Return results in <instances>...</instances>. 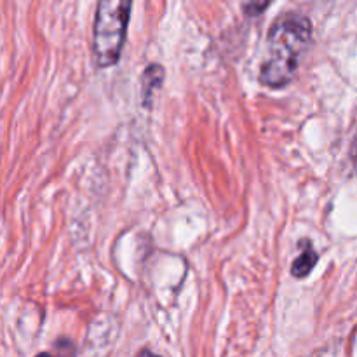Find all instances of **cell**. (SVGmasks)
<instances>
[{"mask_svg": "<svg viewBox=\"0 0 357 357\" xmlns=\"http://www.w3.org/2000/svg\"><path fill=\"white\" fill-rule=\"evenodd\" d=\"M317 260H319V255L316 253V250L312 248V244L307 241L305 250H303L302 255H300V257L293 261L291 274L295 275L296 279L305 278V275H309L310 272H312V268L316 267Z\"/></svg>", "mask_w": 357, "mask_h": 357, "instance_id": "3957f363", "label": "cell"}, {"mask_svg": "<svg viewBox=\"0 0 357 357\" xmlns=\"http://www.w3.org/2000/svg\"><path fill=\"white\" fill-rule=\"evenodd\" d=\"M129 13V0H101L98 3L93 28V51L101 68L115 65L121 58Z\"/></svg>", "mask_w": 357, "mask_h": 357, "instance_id": "7a4b0ae2", "label": "cell"}, {"mask_svg": "<svg viewBox=\"0 0 357 357\" xmlns=\"http://www.w3.org/2000/svg\"><path fill=\"white\" fill-rule=\"evenodd\" d=\"M312 38V23L300 13H284L272 23L267 37V59L261 63L260 80L268 87L291 82L302 52Z\"/></svg>", "mask_w": 357, "mask_h": 357, "instance_id": "6da1fadb", "label": "cell"}, {"mask_svg": "<svg viewBox=\"0 0 357 357\" xmlns=\"http://www.w3.org/2000/svg\"><path fill=\"white\" fill-rule=\"evenodd\" d=\"M136 357H160V356L153 354V352H152V351H142V352H139V354H138V356H136Z\"/></svg>", "mask_w": 357, "mask_h": 357, "instance_id": "5b68a950", "label": "cell"}, {"mask_svg": "<svg viewBox=\"0 0 357 357\" xmlns=\"http://www.w3.org/2000/svg\"><path fill=\"white\" fill-rule=\"evenodd\" d=\"M268 3L267 2H251V3H244V10H246L250 16H258L264 9H267Z\"/></svg>", "mask_w": 357, "mask_h": 357, "instance_id": "277c9868", "label": "cell"}, {"mask_svg": "<svg viewBox=\"0 0 357 357\" xmlns=\"http://www.w3.org/2000/svg\"><path fill=\"white\" fill-rule=\"evenodd\" d=\"M35 357H54V356L47 354V352H42V354H38V356H35Z\"/></svg>", "mask_w": 357, "mask_h": 357, "instance_id": "8992f818", "label": "cell"}]
</instances>
